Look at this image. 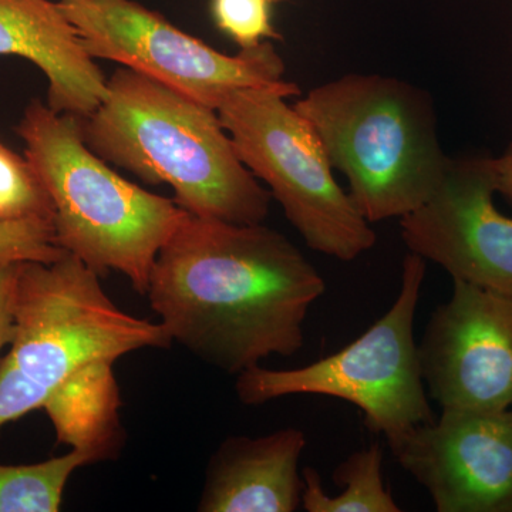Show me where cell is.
Instances as JSON below:
<instances>
[{
  "label": "cell",
  "instance_id": "2e32d148",
  "mask_svg": "<svg viewBox=\"0 0 512 512\" xmlns=\"http://www.w3.org/2000/svg\"><path fill=\"white\" fill-rule=\"evenodd\" d=\"M92 464L82 451L28 466L0 464V512H57L77 468Z\"/></svg>",
  "mask_w": 512,
  "mask_h": 512
},
{
  "label": "cell",
  "instance_id": "52a82bcc",
  "mask_svg": "<svg viewBox=\"0 0 512 512\" xmlns=\"http://www.w3.org/2000/svg\"><path fill=\"white\" fill-rule=\"evenodd\" d=\"M427 261L406 255L399 293L389 311L348 346L296 369L256 366L237 376L235 393L245 406L296 394L336 397L363 413L367 429L387 444L434 420L421 375L414 319Z\"/></svg>",
  "mask_w": 512,
  "mask_h": 512
},
{
  "label": "cell",
  "instance_id": "ffe728a7",
  "mask_svg": "<svg viewBox=\"0 0 512 512\" xmlns=\"http://www.w3.org/2000/svg\"><path fill=\"white\" fill-rule=\"evenodd\" d=\"M19 264L0 266V359L13 336V311H15L16 282Z\"/></svg>",
  "mask_w": 512,
  "mask_h": 512
},
{
  "label": "cell",
  "instance_id": "7a4b0ae2",
  "mask_svg": "<svg viewBox=\"0 0 512 512\" xmlns=\"http://www.w3.org/2000/svg\"><path fill=\"white\" fill-rule=\"evenodd\" d=\"M107 90L82 117L84 143L101 160L144 183L167 184L195 217L264 224L271 192L242 164L217 110L124 66Z\"/></svg>",
  "mask_w": 512,
  "mask_h": 512
},
{
  "label": "cell",
  "instance_id": "ba28073f",
  "mask_svg": "<svg viewBox=\"0 0 512 512\" xmlns=\"http://www.w3.org/2000/svg\"><path fill=\"white\" fill-rule=\"evenodd\" d=\"M96 59L123 64L217 110L228 94L285 82L271 42L225 55L136 0H59Z\"/></svg>",
  "mask_w": 512,
  "mask_h": 512
},
{
  "label": "cell",
  "instance_id": "4fadbf2b",
  "mask_svg": "<svg viewBox=\"0 0 512 512\" xmlns=\"http://www.w3.org/2000/svg\"><path fill=\"white\" fill-rule=\"evenodd\" d=\"M305 433L284 427L265 436H229L205 470L200 512H293L302 507L299 471Z\"/></svg>",
  "mask_w": 512,
  "mask_h": 512
},
{
  "label": "cell",
  "instance_id": "5b68a950",
  "mask_svg": "<svg viewBox=\"0 0 512 512\" xmlns=\"http://www.w3.org/2000/svg\"><path fill=\"white\" fill-rule=\"evenodd\" d=\"M370 224L402 218L440 183L448 158L430 94L382 74L349 73L295 103Z\"/></svg>",
  "mask_w": 512,
  "mask_h": 512
},
{
  "label": "cell",
  "instance_id": "44dd1931",
  "mask_svg": "<svg viewBox=\"0 0 512 512\" xmlns=\"http://www.w3.org/2000/svg\"><path fill=\"white\" fill-rule=\"evenodd\" d=\"M497 194L512 205V141L500 157L491 158Z\"/></svg>",
  "mask_w": 512,
  "mask_h": 512
},
{
  "label": "cell",
  "instance_id": "8992f818",
  "mask_svg": "<svg viewBox=\"0 0 512 512\" xmlns=\"http://www.w3.org/2000/svg\"><path fill=\"white\" fill-rule=\"evenodd\" d=\"M298 84L249 87L217 109L242 164L266 184L286 220L313 251L352 262L377 242L375 229L333 175L311 123L286 99Z\"/></svg>",
  "mask_w": 512,
  "mask_h": 512
},
{
  "label": "cell",
  "instance_id": "9a60e30c",
  "mask_svg": "<svg viewBox=\"0 0 512 512\" xmlns=\"http://www.w3.org/2000/svg\"><path fill=\"white\" fill-rule=\"evenodd\" d=\"M302 507L308 512H400L383 478V450L379 443L360 448L339 463L333 480L340 493L329 495L318 471L302 470Z\"/></svg>",
  "mask_w": 512,
  "mask_h": 512
},
{
  "label": "cell",
  "instance_id": "7c38bea8",
  "mask_svg": "<svg viewBox=\"0 0 512 512\" xmlns=\"http://www.w3.org/2000/svg\"><path fill=\"white\" fill-rule=\"evenodd\" d=\"M0 56L29 60L45 74L47 106L86 117L107 99V79L59 3L0 0Z\"/></svg>",
  "mask_w": 512,
  "mask_h": 512
},
{
  "label": "cell",
  "instance_id": "7402d4cb",
  "mask_svg": "<svg viewBox=\"0 0 512 512\" xmlns=\"http://www.w3.org/2000/svg\"><path fill=\"white\" fill-rule=\"evenodd\" d=\"M266 2L271 3V5H276V3L284 2V0H266Z\"/></svg>",
  "mask_w": 512,
  "mask_h": 512
},
{
  "label": "cell",
  "instance_id": "ac0fdd59",
  "mask_svg": "<svg viewBox=\"0 0 512 512\" xmlns=\"http://www.w3.org/2000/svg\"><path fill=\"white\" fill-rule=\"evenodd\" d=\"M271 3L266 0H211L215 25L241 49L281 40L272 23Z\"/></svg>",
  "mask_w": 512,
  "mask_h": 512
},
{
  "label": "cell",
  "instance_id": "3957f363",
  "mask_svg": "<svg viewBox=\"0 0 512 512\" xmlns=\"http://www.w3.org/2000/svg\"><path fill=\"white\" fill-rule=\"evenodd\" d=\"M15 133L52 198L57 245L100 276L120 272L146 295L158 252L188 212L94 154L84 143L82 117L33 99Z\"/></svg>",
  "mask_w": 512,
  "mask_h": 512
},
{
  "label": "cell",
  "instance_id": "6da1fadb",
  "mask_svg": "<svg viewBox=\"0 0 512 512\" xmlns=\"http://www.w3.org/2000/svg\"><path fill=\"white\" fill-rule=\"evenodd\" d=\"M325 292L316 266L276 229L187 214L158 252L146 296L173 342L238 376L298 353Z\"/></svg>",
  "mask_w": 512,
  "mask_h": 512
},
{
  "label": "cell",
  "instance_id": "9c48e42d",
  "mask_svg": "<svg viewBox=\"0 0 512 512\" xmlns=\"http://www.w3.org/2000/svg\"><path fill=\"white\" fill-rule=\"evenodd\" d=\"M495 194L491 158H448L430 197L400 218L404 245L453 281L512 296V218Z\"/></svg>",
  "mask_w": 512,
  "mask_h": 512
},
{
  "label": "cell",
  "instance_id": "d6986e66",
  "mask_svg": "<svg viewBox=\"0 0 512 512\" xmlns=\"http://www.w3.org/2000/svg\"><path fill=\"white\" fill-rule=\"evenodd\" d=\"M66 254L57 245L52 221H0V266L19 262L52 264Z\"/></svg>",
  "mask_w": 512,
  "mask_h": 512
},
{
  "label": "cell",
  "instance_id": "8fae6325",
  "mask_svg": "<svg viewBox=\"0 0 512 512\" xmlns=\"http://www.w3.org/2000/svg\"><path fill=\"white\" fill-rule=\"evenodd\" d=\"M439 512H512V409L441 410L390 444Z\"/></svg>",
  "mask_w": 512,
  "mask_h": 512
},
{
  "label": "cell",
  "instance_id": "30bf717a",
  "mask_svg": "<svg viewBox=\"0 0 512 512\" xmlns=\"http://www.w3.org/2000/svg\"><path fill=\"white\" fill-rule=\"evenodd\" d=\"M419 359L441 410L512 409V296L453 281L427 322Z\"/></svg>",
  "mask_w": 512,
  "mask_h": 512
},
{
  "label": "cell",
  "instance_id": "277c9868",
  "mask_svg": "<svg viewBox=\"0 0 512 512\" xmlns=\"http://www.w3.org/2000/svg\"><path fill=\"white\" fill-rule=\"evenodd\" d=\"M76 256L20 262L8 355L0 359V429L43 409L63 384L141 349H168L161 323L121 311Z\"/></svg>",
  "mask_w": 512,
  "mask_h": 512
},
{
  "label": "cell",
  "instance_id": "e0dca14e",
  "mask_svg": "<svg viewBox=\"0 0 512 512\" xmlns=\"http://www.w3.org/2000/svg\"><path fill=\"white\" fill-rule=\"evenodd\" d=\"M53 218L52 198L35 167L0 138V221L53 222Z\"/></svg>",
  "mask_w": 512,
  "mask_h": 512
},
{
  "label": "cell",
  "instance_id": "5bb4252c",
  "mask_svg": "<svg viewBox=\"0 0 512 512\" xmlns=\"http://www.w3.org/2000/svg\"><path fill=\"white\" fill-rule=\"evenodd\" d=\"M113 366L104 363L74 377L43 407L55 427L57 441L82 451L92 464L119 457L124 444Z\"/></svg>",
  "mask_w": 512,
  "mask_h": 512
}]
</instances>
